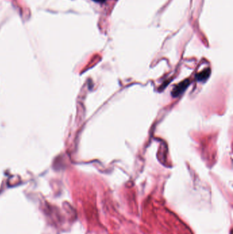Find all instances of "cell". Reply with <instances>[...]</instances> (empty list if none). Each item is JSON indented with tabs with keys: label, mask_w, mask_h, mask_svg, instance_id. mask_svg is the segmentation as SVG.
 Listing matches in <instances>:
<instances>
[{
	"label": "cell",
	"mask_w": 233,
	"mask_h": 234,
	"mask_svg": "<svg viewBox=\"0 0 233 234\" xmlns=\"http://www.w3.org/2000/svg\"><path fill=\"white\" fill-rule=\"evenodd\" d=\"M188 86V80H186V81H184L183 82L179 84L173 90L174 96H175V97L176 96H178L179 94L181 93L182 92L186 89Z\"/></svg>",
	"instance_id": "1"
},
{
	"label": "cell",
	"mask_w": 233,
	"mask_h": 234,
	"mask_svg": "<svg viewBox=\"0 0 233 234\" xmlns=\"http://www.w3.org/2000/svg\"><path fill=\"white\" fill-rule=\"evenodd\" d=\"M93 1L95 2H98V3H103L105 0H93Z\"/></svg>",
	"instance_id": "2"
}]
</instances>
